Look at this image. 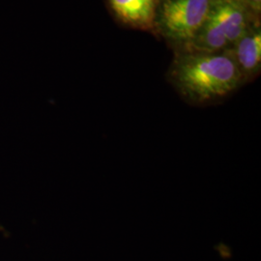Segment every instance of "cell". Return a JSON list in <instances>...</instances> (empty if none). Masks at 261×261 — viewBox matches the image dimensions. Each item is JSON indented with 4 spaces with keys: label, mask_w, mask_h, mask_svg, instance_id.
Wrapping results in <instances>:
<instances>
[{
    "label": "cell",
    "mask_w": 261,
    "mask_h": 261,
    "mask_svg": "<svg viewBox=\"0 0 261 261\" xmlns=\"http://www.w3.org/2000/svg\"><path fill=\"white\" fill-rule=\"evenodd\" d=\"M170 80L180 95L195 105L220 101L243 82L233 56L217 53L180 58L171 70Z\"/></svg>",
    "instance_id": "6da1fadb"
},
{
    "label": "cell",
    "mask_w": 261,
    "mask_h": 261,
    "mask_svg": "<svg viewBox=\"0 0 261 261\" xmlns=\"http://www.w3.org/2000/svg\"><path fill=\"white\" fill-rule=\"evenodd\" d=\"M248 28V7L243 0H212L205 21L190 45L198 53H218L235 44Z\"/></svg>",
    "instance_id": "7a4b0ae2"
},
{
    "label": "cell",
    "mask_w": 261,
    "mask_h": 261,
    "mask_svg": "<svg viewBox=\"0 0 261 261\" xmlns=\"http://www.w3.org/2000/svg\"><path fill=\"white\" fill-rule=\"evenodd\" d=\"M212 0H166L160 12V24L173 40L190 43L205 21Z\"/></svg>",
    "instance_id": "3957f363"
},
{
    "label": "cell",
    "mask_w": 261,
    "mask_h": 261,
    "mask_svg": "<svg viewBox=\"0 0 261 261\" xmlns=\"http://www.w3.org/2000/svg\"><path fill=\"white\" fill-rule=\"evenodd\" d=\"M234 60L239 68L243 81L255 75L261 63L260 29H250L235 43Z\"/></svg>",
    "instance_id": "277c9868"
},
{
    "label": "cell",
    "mask_w": 261,
    "mask_h": 261,
    "mask_svg": "<svg viewBox=\"0 0 261 261\" xmlns=\"http://www.w3.org/2000/svg\"><path fill=\"white\" fill-rule=\"evenodd\" d=\"M117 17L127 24L148 28L156 18L157 0H110Z\"/></svg>",
    "instance_id": "5b68a950"
},
{
    "label": "cell",
    "mask_w": 261,
    "mask_h": 261,
    "mask_svg": "<svg viewBox=\"0 0 261 261\" xmlns=\"http://www.w3.org/2000/svg\"><path fill=\"white\" fill-rule=\"evenodd\" d=\"M248 8L254 10L255 12H259L261 7V0H243Z\"/></svg>",
    "instance_id": "8992f818"
}]
</instances>
